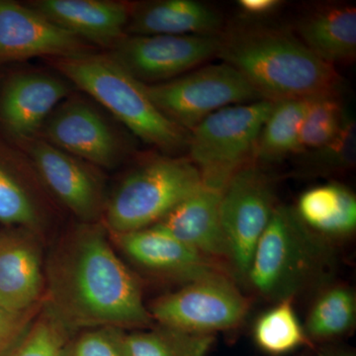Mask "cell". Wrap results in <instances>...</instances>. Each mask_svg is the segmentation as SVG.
Listing matches in <instances>:
<instances>
[{
  "instance_id": "obj_1",
  "label": "cell",
  "mask_w": 356,
  "mask_h": 356,
  "mask_svg": "<svg viewBox=\"0 0 356 356\" xmlns=\"http://www.w3.org/2000/svg\"><path fill=\"white\" fill-rule=\"evenodd\" d=\"M102 222H81L49 257L46 310L67 332L145 330L153 318L136 276L112 248Z\"/></svg>"
},
{
  "instance_id": "obj_2",
  "label": "cell",
  "mask_w": 356,
  "mask_h": 356,
  "mask_svg": "<svg viewBox=\"0 0 356 356\" xmlns=\"http://www.w3.org/2000/svg\"><path fill=\"white\" fill-rule=\"evenodd\" d=\"M217 57L273 102L339 93L341 86L336 67L314 55L287 30L236 26L220 34Z\"/></svg>"
},
{
  "instance_id": "obj_3",
  "label": "cell",
  "mask_w": 356,
  "mask_h": 356,
  "mask_svg": "<svg viewBox=\"0 0 356 356\" xmlns=\"http://www.w3.org/2000/svg\"><path fill=\"white\" fill-rule=\"evenodd\" d=\"M337 266L331 241L309 229L294 207L277 203L255 248L245 284L273 303L295 300L331 284Z\"/></svg>"
},
{
  "instance_id": "obj_4",
  "label": "cell",
  "mask_w": 356,
  "mask_h": 356,
  "mask_svg": "<svg viewBox=\"0 0 356 356\" xmlns=\"http://www.w3.org/2000/svg\"><path fill=\"white\" fill-rule=\"evenodd\" d=\"M60 74L88 93L143 142L168 154L187 149L191 133L165 116L134 79L107 54L54 58Z\"/></svg>"
},
{
  "instance_id": "obj_5",
  "label": "cell",
  "mask_w": 356,
  "mask_h": 356,
  "mask_svg": "<svg viewBox=\"0 0 356 356\" xmlns=\"http://www.w3.org/2000/svg\"><path fill=\"white\" fill-rule=\"evenodd\" d=\"M188 158L154 156L129 172L107 198L104 225L111 235L149 228L202 186Z\"/></svg>"
},
{
  "instance_id": "obj_6",
  "label": "cell",
  "mask_w": 356,
  "mask_h": 356,
  "mask_svg": "<svg viewBox=\"0 0 356 356\" xmlns=\"http://www.w3.org/2000/svg\"><path fill=\"white\" fill-rule=\"evenodd\" d=\"M274 103L264 99L218 110L191 131L188 159L204 184L222 191L240 168L254 161L257 139Z\"/></svg>"
},
{
  "instance_id": "obj_7",
  "label": "cell",
  "mask_w": 356,
  "mask_h": 356,
  "mask_svg": "<svg viewBox=\"0 0 356 356\" xmlns=\"http://www.w3.org/2000/svg\"><path fill=\"white\" fill-rule=\"evenodd\" d=\"M273 178L252 161L222 191L220 217L226 241L227 268L236 283L245 280L255 248L277 205Z\"/></svg>"
},
{
  "instance_id": "obj_8",
  "label": "cell",
  "mask_w": 356,
  "mask_h": 356,
  "mask_svg": "<svg viewBox=\"0 0 356 356\" xmlns=\"http://www.w3.org/2000/svg\"><path fill=\"white\" fill-rule=\"evenodd\" d=\"M145 88L159 111L189 133L218 110L264 99L238 70L222 62Z\"/></svg>"
},
{
  "instance_id": "obj_9",
  "label": "cell",
  "mask_w": 356,
  "mask_h": 356,
  "mask_svg": "<svg viewBox=\"0 0 356 356\" xmlns=\"http://www.w3.org/2000/svg\"><path fill=\"white\" fill-rule=\"evenodd\" d=\"M147 309L159 325L215 336L242 324L250 302L229 274L217 273L159 297Z\"/></svg>"
},
{
  "instance_id": "obj_10",
  "label": "cell",
  "mask_w": 356,
  "mask_h": 356,
  "mask_svg": "<svg viewBox=\"0 0 356 356\" xmlns=\"http://www.w3.org/2000/svg\"><path fill=\"white\" fill-rule=\"evenodd\" d=\"M220 34L126 35L107 55L140 83H165L217 57Z\"/></svg>"
},
{
  "instance_id": "obj_11",
  "label": "cell",
  "mask_w": 356,
  "mask_h": 356,
  "mask_svg": "<svg viewBox=\"0 0 356 356\" xmlns=\"http://www.w3.org/2000/svg\"><path fill=\"white\" fill-rule=\"evenodd\" d=\"M44 140L96 168H114L129 154V145L97 109L69 96L42 127Z\"/></svg>"
},
{
  "instance_id": "obj_12",
  "label": "cell",
  "mask_w": 356,
  "mask_h": 356,
  "mask_svg": "<svg viewBox=\"0 0 356 356\" xmlns=\"http://www.w3.org/2000/svg\"><path fill=\"white\" fill-rule=\"evenodd\" d=\"M23 144L44 184L81 222L104 216L107 198L96 166L38 137Z\"/></svg>"
},
{
  "instance_id": "obj_13",
  "label": "cell",
  "mask_w": 356,
  "mask_h": 356,
  "mask_svg": "<svg viewBox=\"0 0 356 356\" xmlns=\"http://www.w3.org/2000/svg\"><path fill=\"white\" fill-rule=\"evenodd\" d=\"M91 51L90 44L31 7L0 0V63L69 58Z\"/></svg>"
},
{
  "instance_id": "obj_14",
  "label": "cell",
  "mask_w": 356,
  "mask_h": 356,
  "mask_svg": "<svg viewBox=\"0 0 356 356\" xmlns=\"http://www.w3.org/2000/svg\"><path fill=\"white\" fill-rule=\"evenodd\" d=\"M136 266L147 273L184 284L214 275L228 273L225 267L156 226L112 235V240Z\"/></svg>"
},
{
  "instance_id": "obj_15",
  "label": "cell",
  "mask_w": 356,
  "mask_h": 356,
  "mask_svg": "<svg viewBox=\"0 0 356 356\" xmlns=\"http://www.w3.org/2000/svg\"><path fill=\"white\" fill-rule=\"evenodd\" d=\"M70 81L43 72L11 76L0 93V121L16 139L37 137L44 122L70 95Z\"/></svg>"
},
{
  "instance_id": "obj_16",
  "label": "cell",
  "mask_w": 356,
  "mask_h": 356,
  "mask_svg": "<svg viewBox=\"0 0 356 356\" xmlns=\"http://www.w3.org/2000/svg\"><path fill=\"white\" fill-rule=\"evenodd\" d=\"M44 293L41 252L34 232L21 229L0 238V307L29 316Z\"/></svg>"
},
{
  "instance_id": "obj_17",
  "label": "cell",
  "mask_w": 356,
  "mask_h": 356,
  "mask_svg": "<svg viewBox=\"0 0 356 356\" xmlns=\"http://www.w3.org/2000/svg\"><path fill=\"white\" fill-rule=\"evenodd\" d=\"M221 196L222 189L203 184L154 226L221 264L228 271V250L220 217Z\"/></svg>"
},
{
  "instance_id": "obj_18",
  "label": "cell",
  "mask_w": 356,
  "mask_h": 356,
  "mask_svg": "<svg viewBox=\"0 0 356 356\" xmlns=\"http://www.w3.org/2000/svg\"><path fill=\"white\" fill-rule=\"evenodd\" d=\"M28 6L86 43L108 49L126 36L131 9L112 0H37Z\"/></svg>"
},
{
  "instance_id": "obj_19",
  "label": "cell",
  "mask_w": 356,
  "mask_h": 356,
  "mask_svg": "<svg viewBox=\"0 0 356 356\" xmlns=\"http://www.w3.org/2000/svg\"><path fill=\"white\" fill-rule=\"evenodd\" d=\"M222 18L196 0H156L131 4L126 35H218Z\"/></svg>"
},
{
  "instance_id": "obj_20",
  "label": "cell",
  "mask_w": 356,
  "mask_h": 356,
  "mask_svg": "<svg viewBox=\"0 0 356 356\" xmlns=\"http://www.w3.org/2000/svg\"><path fill=\"white\" fill-rule=\"evenodd\" d=\"M298 38L307 48L336 67L356 58V9L346 4H323L297 23Z\"/></svg>"
},
{
  "instance_id": "obj_21",
  "label": "cell",
  "mask_w": 356,
  "mask_h": 356,
  "mask_svg": "<svg viewBox=\"0 0 356 356\" xmlns=\"http://www.w3.org/2000/svg\"><path fill=\"white\" fill-rule=\"evenodd\" d=\"M294 209L309 229L331 242L355 233L356 198L343 184L331 182L309 189Z\"/></svg>"
},
{
  "instance_id": "obj_22",
  "label": "cell",
  "mask_w": 356,
  "mask_h": 356,
  "mask_svg": "<svg viewBox=\"0 0 356 356\" xmlns=\"http://www.w3.org/2000/svg\"><path fill=\"white\" fill-rule=\"evenodd\" d=\"M355 323V291L331 283L317 293L303 327L312 343H330L350 334Z\"/></svg>"
},
{
  "instance_id": "obj_23",
  "label": "cell",
  "mask_w": 356,
  "mask_h": 356,
  "mask_svg": "<svg viewBox=\"0 0 356 356\" xmlns=\"http://www.w3.org/2000/svg\"><path fill=\"white\" fill-rule=\"evenodd\" d=\"M308 102L309 98H304L274 103L257 139L252 159L255 163H280L295 156Z\"/></svg>"
},
{
  "instance_id": "obj_24",
  "label": "cell",
  "mask_w": 356,
  "mask_h": 356,
  "mask_svg": "<svg viewBox=\"0 0 356 356\" xmlns=\"http://www.w3.org/2000/svg\"><path fill=\"white\" fill-rule=\"evenodd\" d=\"M255 346L267 355L283 356L299 348H314L294 308V300L276 302L252 327Z\"/></svg>"
},
{
  "instance_id": "obj_25",
  "label": "cell",
  "mask_w": 356,
  "mask_h": 356,
  "mask_svg": "<svg viewBox=\"0 0 356 356\" xmlns=\"http://www.w3.org/2000/svg\"><path fill=\"white\" fill-rule=\"evenodd\" d=\"M215 336L177 331L159 325L122 337L124 356H208Z\"/></svg>"
},
{
  "instance_id": "obj_26",
  "label": "cell",
  "mask_w": 356,
  "mask_h": 356,
  "mask_svg": "<svg viewBox=\"0 0 356 356\" xmlns=\"http://www.w3.org/2000/svg\"><path fill=\"white\" fill-rule=\"evenodd\" d=\"M350 114L339 99V93L309 98L295 156L315 151L331 142Z\"/></svg>"
},
{
  "instance_id": "obj_27",
  "label": "cell",
  "mask_w": 356,
  "mask_h": 356,
  "mask_svg": "<svg viewBox=\"0 0 356 356\" xmlns=\"http://www.w3.org/2000/svg\"><path fill=\"white\" fill-rule=\"evenodd\" d=\"M355 161L356 124L350 114L331 142L315 151L296 156L295 170L304 177H318L350 170Z\"/></svg>"
},
{
  "instance_id": "obj_28",
  "label": "cell",
  "mask_w": 356,
  "mask_h": 356,
  "mask_svg": "<svg viewBox=\"0 0 356 356\" xmlns=\"http://www.w3.org/2000/svg\"><path fill=\"white\" fill-rule=\"evenodd\" d=\"M0 222L34 232L40 225L38 210L29 194L9 170L0 165Z\"/></svg>"
},
{
  "instance_id": "obj_29",
  "label": "cell",
  "mask_w": 356,
  "mask_h": 356,
  "mask_svg": "<svg viewBox=\"0 0 356 356\" xmlns=\"http://www.w3.org/2000/svg\"><path fill=\"white\" fill-rule=\"evenodd\" d=\"M67 334V330L44 310L8 356H62Z\"/></svg>"
},
{
  "instance_id": "obj_30",
  "label": "cell",
  "mask_w": 356,
  "mask_h": 356,
  "mask_svg": "<svg viewBox=\"0 0 356 356\" xmlns=\"http://www.w3.org/2000/svg\"><path fill=\"white\" fill-rule=\"evenodd\" d=\"M124 331L114 327L88 329L67 341L62 356H124Z\"/></svg>"
},
{
  "instance_id": "obj_31",
  "label": "cell",
  "mask_w": 356,
  "mask_h": 356,
  "mask_svg": "<svg viewBox=\"0 0 356 356\" xmlns=\"http://www.w3.org/2000/svg\"><path fill=\"white\" fill-rule=\"evenodd\" d=\"M29 316H14L0 307V356H8L25 332Z\"/></svg>"
},
{
  "instance_id": "obj_32",
  "label": "cell",
  "mask_w": 356,
  "mask_h": 356,
  "mask_svg": "<svg viewBox=\"0 0 356 356\" xmlns=\"http://www.w3.org/2000/svg\"><path fill=\"white\" fill-rule=\"evenodd\" d=\"M282 3L280 0H238V6L248 17L264 18L277 11Z\"/></svg>"
},
{
  "instance_id": "obj_33",
  "label": "cell",
  "mask_w": 356,
  "mask_h": 356,
  "mask_svg": "<svg viewBox=\"0 0 356 356\" xmlns=\"http://www.w3.org/2000/svg\"><path fill=\"white\" fill-rule=\"evenodd\" d=\"M321 353L323 356H356L355 351L350 348H346L343 346H329L321 348Z\"/></svg>"
},
{
  "instance_id": "obj_34",
  "label": "cell",
  "mask_w": 356,
  "mask_h": 356,
  "mask_svg": "<svg viewBox=\"0 0 356 356\" xmlns=\"http://www.w3.org/2000/svg\"><path fill=\"white\" fill-rule=\"evenodd\" d=\"M301 356H323L321 351L317 350V348H309V350H307L304 355Z\"/></svg>"
}]
</instances>
